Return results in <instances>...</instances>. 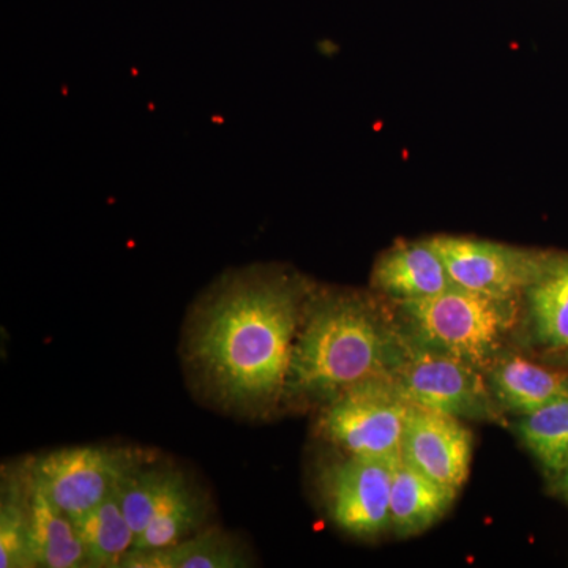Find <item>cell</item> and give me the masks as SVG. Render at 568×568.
I'll list each match as a JSON object with an SVG mask.
<instances>
[{"instance_id":"cell-1","label":"cell","mask_w":568,"mask_h":568,"mask_svg":"<svg viewBox=\"0 0 568 568\" xmlns=\"http://www.w3.org/2000/svg\"><path fill=\"white\" fill-rule=\"evenodd\" d=\"M308 297L304 282L263 265L212 284L185 336L186 364L209 398L246 416L284 398Z\"/></svg>"},{"instance_id":"cell-2","label":"cell","mask_w":568,"mask_h":568,"mask_svg":"<svg viewBox=\"0 0 568 568\" xmlns=\"http://www.w3.org/2000/svg\"><path fill=\"white\" fill-rule=\"evenodd\" d=\"M398 334L355 294L308 297L295 339L284 396L331 403L366 381L392 376Z\"/></svg>"},{"instance_id":"cell-3","label":"cell","mask_w":568,"mask_h":568,"mask_svg":"<svg viewBox=\"0 0 568 568\" xmlns=\"http://www.w3.org/2000/svg\"><path fill=\"white\" fill-rule=\"evenodd\" d=\"M413 338L485 368L518 320L517 298L454 287L435 297L402 302Z\"/></svg>"},{"instance_id":"cell-4","label":"cell","mask_w":568,"mask_h":568,"mask_svg":"<svg viewBox=\"0 0 568 568\" xmlns=\"http://www.w3.org/2000/svg\"><path fill=\"white\" fill-rule=\"evenodd\" d=\"M392 377L413 405L458 418L499 420L491 387L476 365L398 334Z\"/></svg>"},{"instance_id":"cell-5","label":"cell","mask_w":568,"mask_h":568,"mask_svg":"<svg viewBox=\"0 0 568 568\" xmlns=\"http://www.w3.org/2000/svg\"><path fill=\"white\" fill-rule=\"evenodd\" d=\"M149 463L151 455L141 448L84 446L48 452L26 466L44 495L78 521Z\"/></svg>"},{"instance_id":"cell-6","label":"cell","mask_w":568,"mask_h":568,"mask_svg":"<svg viewBox=\"0 0 568 568\" xmlns=\"http://www.w3.org/2000/svg\"><path fill=\"white\" fill-rule=\"evenodd\" d=\"M413 407L394 377H377L327 403L320 418L321 433L346 455L399 458Z\"/></svg>"},{"instance_id":"cell-7","label":"cell","mask_w":568,"mask_h":568,"mask_svg":"<svg viewBox=\"0 0 568 568\" xmlns=\"http://www.w3.org/2000/svg\"><path fill=\"white\" fill-rule=\"evenodd\" d=\"M395 459L354 457L332 463L321 474V491L332 521L349 536L376 538L390 529Z\"/></svg>"},{"instance_id":"cell-8","label":"cell","mask_w":568,"mask_h":568,"mask_svg":"<svg viewBox=\"0 0 568 568\" xmlns=\"http://www.w3.org/2000/svg\"><path fill=\"white\" fill-rule=\"evenodd\" d=\"M457 286L496 297L517 298L547 272L552 257L477 239H428Z\"/></svg>"},{"instance_id":"cell-9","label":"cell","mask_w":568,"mask_h":568,"mask_svg":"<svg viewBox=\"0 0 568 568\" xmlns=\"http://www.w3.org/2000/svg\"><path fill=\"white\" fill-rule=\"evenodd\" d=\"M402 458L459 491L473 462V433L462 418L414 405L403 436Z\"/></svg>"},{"instance_id":"cell-10","label":"cell","mask_w":568,"mask_h":568,"mask_svg":"<svg viewBox=\"0 0 568 568\" xmlns=\"http://www.w3.org/2000/svg\"><path fill=\"white\" fill-rule=\"evenodd\" d=\"M372 284L399 304L435 297L457 287L443 257L429 241L402 242L392 246L376 261Z\"/></svg>"},{"instance_id":"cell-11","label":"cell","mask_w":568,"mask_h":568,"mask_svg":"<svg viewBox=\"0 0 568 568\" xmlns=\"http://www.w3.org/2000/svg\"><path fill=\"white\" fill-rule=\"evenodd\" d=\"M457 495V489L439 484L399 457L392 474L390 529L398 537L424 532L447 514Z\"/></svg>"},{"instance_id":"cell-12","label":"cell","mask_w":568,"mask_h":568,"mask_svg":"<svg viewBox=\"0 0 568 568\" xmlns=\"http://www.w3.org/2000/svg\"><path fill=\"white\" fill-rule=\"evenodd\" d=\"M489 387L499 405L529 416L568 395V375L507 355L489 365Z\"/></svg>"},{"instance_id":"cell-13","label":"cell","mask_w":568,"mask_h":568,"mask_svg":"<svg viewBox=\"0 0 568 568\" xmlns=\"http://www.w3.org/2000/svg\"><path fill=\"white\" fill-rule=\"evenodd\" d=\"M29 519H31L32 552L37 567L88 568L84 545L73 519L44 495L43 489L33 481L31 474H29Z\"/></svg>"},{"instance_id":"cell-14","label":"cell","mask_w":568,"mask_h":568,"mask_svg":"<svg viewBox=\"0 0 568 568\" xmlns=\"http://www.w3.org/2000/svg\"><path fill=\"white\" fill-rule=\"evenodd\" d=\"M248 555L241 541L220 529L194 536L162 549H132L121 568H244Z\"/></svg>"},{"instance_id":"cell-15","label":"cell","mask_w":568,"mask_h":568,"mask_svg":"<svg viewBox=\"0 0 568 568\" xmlns=\"http://www.w3.org/2000/svg\"><path fill=\"white\" fill-rule=\"evenodd\" d=\"M74 525L84 545L88 568L121 567L136 540L132 526L123 515L121 488Z\"/></svg>"},{"instance_id":"cell-16","label":"cell","mask_w":568,"mask_h":568,"mask_svg":"<svg viewBox=\"0 0 568 568\" xmlns=\"http://www.w3.org/2000/svg\"><path fill=\"white\" fill-rule=\"evenodd\" d=\"M530 320L538 342L551 351H568V257H552L528 291Z\"/></svg>"},{"instance_id":"cell-17","label":"cell","mask_w":568,"mask_h":568,"mask_svg":"<svg viewBox=\"0 0 568 568\" xmlns=\"http://www.w3.org/2000/svg\"><path fill=\"white\" fill-rule=\"evenodd\" d=\"M0 567L32 568L36 566L29 519L28 467L2 477L0 500Z\"/></svg>"},{"instance_id":"cell-18","label":"cell","mask_w":568,"mask_h":568,"mask_svg":"<svg viewBox=\"0 0 568 568\" xmlns=\"http://www.w3.org/2000/svg\"><path fill=\"white\" fill-rule=\"evenodd\" d=\"M207 518V500L183 481L134 540L133 549H162L194 536Z\"/></svg>"},{"instance_id":"cell-19","label":"cell","mask_w":568,"mask_h":568,"mask_svg":"<svg viewBox=\"0 0 568 568\" xmlns=\"http://www.w3.org/2000/svg\"><path fill=\"white\" fill-rule=\"evenodd\" d=\"M186 480L185 474L171 466L149 463L125 478L121 487V506L134 536H140L164 500Z\"/></svg>"},{"instance_id":"cell-20","label":"cell","mask_w":568,"mask_h":568,"mask_svg":"<svg viewBox=\"0 0 568 568\" xmlns=\"http://www.w3.org/2000/svg\"><path fill=\"white\" fill-rule=\"evenodd\" d=\"M518 435L540 465L558 477L568 465V395L523 416Z\"/></svg>"},{"instance_id":"cell-21","label":"cell","mask_w":568,"mask_h":568,"mask_svg":"<svg viewBox=\"0 0 568 568\" xmlns=\"http://www.w3.org/2000/svg\"><path fill=\"white\" fill-rule=\"evenodd\" d=\"M559 489L562 493L564 497H566L568 503V465L560 470L559 474Z\"/></svg>"},{"instance_id":"cell-22","label":"cell","mask_w":568,"mask_h":568,"mask_svg":"<svg viewBox=\"0 0 568 568\" xmlns=\"http://www.w3.org/2000/svg\"><path fill=\"white\" fill-rule=\"evenodd\" d=\"M567 358H568V351H567Z\"/></svg>"}]
</instances>
